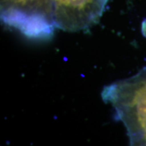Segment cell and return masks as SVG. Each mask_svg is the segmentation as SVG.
Returning <instances> with one entry per match:
<instances>
[{"label":"cell","instance_id":"obj_4","mask_svg":"<svg viewBox=\"0 0 146 146\" xmlns=\"http://www.w3.org/2000/svg\"><path fill=\"white\" fill-rule=\"evenodd\" d=\"M142 33L143 35L146 37V19L144 20L143 23H142Z\"/></svg>","mask_w":146,"mask_h":146},{"label":"cell","instance_id":"obj_1","mask_svg":"<svg viewBox=\"0 0 146 146\" xmlns=\"http://www.w3.org/2000/svg\"><path fill=\"white\" fill-rule=\"evenodd\" d=\"M102 98L114 107L131 145H146V67L135 75L106 87Z\"/></svg>","mask_w":146,"mask_h":146},{"label":"cell","instance_id":"obj_3","mask_svg":"<svg viewBox=\"0 0 146 146\" xmlns=\"http://www.w3.org/2000/svg\"><path fill=\"white\" fill-rule=\"evenodd\" d=\"M108 0H54L56 28L74 32L98 23Z\"/></svg>","mask_w":146,"mask_h":146},{"label":"cell","instance_id":"obj_2","mask_svg":"<svg viewBox=\"0 0 146 146\" xmlns=\"http://www.w3.org/2000/svg\"><path fill=\"white\" fill-rule=\"evenodd\" d=\"M54 0H1V18L9 27L33 38H45L56 28Z\"/></svg>","mask_w":146,"mask_h":146}]
</instances>
